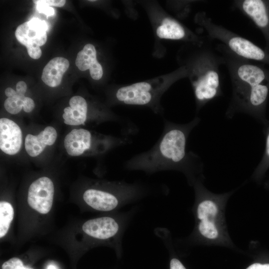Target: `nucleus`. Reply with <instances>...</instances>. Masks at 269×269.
I'll use <instances>...</instances> for the list:
<instances>
[{
    "label": "nucleus",
    "instance_id": "9b49d317",
    "mask_svg": "<svg viewBox=\"0 0 269 269\" xmlns=\"http://www.w3.org/2000/svg\"><path fill=\"white\" fill-rule=\"evenodd\" d=\"M82 230L91 237L105 240L117 234L119 225L113 218L103 217L88 220L83 225Z\"/></svg>",
    "mask_w": 269,
    "mask_h": 269
},
{
    "label": "nucleus",
    "instance_id": "39448f33",
    "mask_svg": "<svg viewBox=\"0 0 269 269\" xmlns=\"http://www.w3.org/2000/svg\"><path fill=\"white\" fill-rule=\"evenodd\" d=\"M178 78L165 81L156 79L122 86L115 94L117 101L122 104L148 106L158 113L159 98L170 84Z\"/></svg>",
    "mask_w": 269,
    "mask_h": 269
},
{
    "label": "nucleus",
    "instance_id": "1a4fd4ad",
    "mask_svg": "<svg viewBox=\"0 0 269 269\" xmlns=\"http://www.w3.org/2000/svg\"><path fill=\"white\" fill-rule=\"evenodd\" d=\"M156 34L160 38L171 40H184L191 43H199L205 39L199 36L180 22L170 17H165L156 29Z\"/></svg>",
    "mask_w": 269,
    "mask_h": 269
},
{
    "label": "nucleus",
    "instance_id": "b1692460",
    "mask_svg": "<svg viewBox=\"0 0 269 269\" xmlns=\"http://www.w3.org/2000/svg\"><path fill=\"white\" fill-rule=\"evenodd\" d=\"M170 269H186L183 264L177 259L173 258L170 262Z\"/></svg>",
    "mask_w": 269,
    "mask_h": 269
},
{
    "label": "nucleus",
    "instance_id": "4be33fe9",
    "mask_svg": "<svg viewBox=\"0 0 269 269\" xmlns=\"http://www.w3.org/2000/svg\"><path fill=\"white\" fill-rule=\"evenodd\" d=\"M33 2L34 3L37 2L49 6L62 7L65 4L66 1L65 0H33Z\"/></svg>",
    "mask_w": 269,
    "mask_h": 269
},
{
    "label": "nucleus",
    "instance_id": "ddd939ff",
    "mask_svg": "<svg viewBox=\"0 0 269 269\" xmlns=\"http://www.w3.org/2000/svg\"><path fill=\"white\" fill-rule=\"evenodd\" d=\"M76 65L81 71L89 69L91 77L95 80H100L103 76L102 65L97 60V52L95 46L91 44L85 45L77 54Z\"/></svg>",
    "mask_w": 269,
    "mask_h": 269
},
{
    "label": "nucleus",
    "instance_id": "9d476101",
    "mask_svg": "<svg viewBox=\"0 0 269 269\" xmlns=\"http://www.w3.org/2000/svg\"><path fill=\"white\" fill-rule=\"evenodd\" d=\"M234 3L244 14L250 18L260 28L269 26V13L265 2L261 0H235Z\"/></svg>",
    "mask_w": 269,
    "mask_h": 269
},
{
    "label": "nucleus",
    "instance_id": "2eb2a0df",
    "mask_svg": "<svg viewBox=\"0 0 269 269\" xmlns=\"http://www.w3.org/2000/svg\"><path fill=\"white\" fill-rule=\"evenodd\" d=\"M70 107L64 109V123L70 126L84 125L87 119L88 105L82 97L75 96L69 101Z\"/></svg>",
    "mask_w": 269,
    "mask_h": 269
},
{
    "label": "nucleus",
    "instance_id": "cd10ccee",
    "mask_svg": "<svg viewBox=\"0 0 269 269\" xmlns=\"http://www.w3.org/2000/svg\"><path fill=\"white\" fill-rule=\"evenodd\" d=\"M47 269H56L53 266H50L48 267Z\"/></svg>",
    "mask_w": 269,
    "mask_h": 269
},
{
    "label": "nucleus",
    "instance_id": "393cba45",
    "mask_svg": "<svg viewBox=\"0 0 269 269\" xmlns=\"http://www.w3.org/2000/svg\"><path fill=\"white\" fill-rule=\"evenodd\" d=\"M27 85L23 81H19L17 82L16 86V91L19 95L24 96L26 91Z\"/></svg>",
    "mask_w": 269,
    "mask_h": 269
},
{
    "label": "nucleus",
    "instance_id": "f8f14e48",
    "mask_svg": "<svg viewBox=\"0 0 269 269\" xmlns=\"http://www.w3.org/2000/svg\"><path fill=\"white\" fill-rule=\"evenodd\" d=\"M57 136L56 130L48 126L37 135L28 134L25 138V149L31 157L39 155L46 145H52L55 142Z\"/></svg>",
    "mask_w": 269,
    "mask_h": 269
},
{
    "label": "nucleus",
    "instance_id": "423d86ee",
    "mask_svg": "<svg viewBox=\"0 0 269 269\" xmlns=\"http://www.w3.org/2000/svg\"><path fill=\"white\" fill-rule=\"evenodd\" d=\"M48 25L44 20L33 17L17 27L15 36L21 44L24 45L29 56L34 59H39L42 54L40 48L47 41Z\"/></svg>",
    "mask_w": 269,
    "mask_h": 269
},
{
    "label": "nucleus",
    "instance_id": "c85d7f7f",
    "mask_svg": "<svg viewBox=\"0 0 269 269\" xmlns=\"http://www.w3.org/2000/svg\"></svg>",
    "mask_w": 269,
    "mask_h": 269
},
{
    "label": "nucleus",
    "instance_id": "a211bd4d",
    "mask_svg": "<svg viewBox=\"0 0 269 269\" xmlns=\"http://www.w3.org/2000/svg\"><path fill=\"white\" fill-rule=\"evenodd\" d=\"M261 247L256 243L254 260L245 269H269V251Z\"/></svg>",
    "mask_w": 269,
    "mask_h": 269
},
{
    "label": "nucleus",
    "instance_id": "dca6fc26",
    "mask_svg": "<svg viewBox=\"0 0 269 269\" xmlns=\"http://www.w3.org/2000/svg\"><path fill=\"white\" fill-rule=\"evenodd\" d=\"M69 67V61L64 57H55L44 67L41 76L43 82L51 87L59 86Z\"/></svg>",
    "mask_w": 269,
    "mask_h": 269
},
{
    "label": "nucleus",
    "instance_id": "f3484780",
    "mask_svg": "<svg viewBox=\"0 0 269 269\" xmlns=\"http://www.w3.org/2000/svg\"><path fill=\"white\" fill-rule=\"evenodd\" d=\"M14 216L12 205L6 201L0 202V237L4 236L7 233Z\"/></svg>",
    "mask_w": 269,
    "mask_h": 269
},
{
    "label": "nucleus",
    "instance_id": "a878e982",
    "mask_svg": "<svg viewBox=\"0 0 269 269\" xmlns=\"http://www.w3.org/2000/svg\"><path fill=\"white\" fill-rule=\"evenodd\" d=\"M5 94L8 98H10L16 95L17 92L11 88L9 87L5 90Z\"/></svg>",
    "mask_w": 269,
    "mask_h": 269
},
{
    "label": "nucleus",
    "instance_id": "7ed1b4c3",
    "mask_svg": "<svg viewBox=\"0 0 269 269\" xmlns=\"http://www.w3.org/2000/svg\"><path fill=\"white\" fill-rule=\"evenodd\" d=\"M203 177L196 180L195 215L198 239L206 246L236 248L227 228L225 210L228 200L234 191L216 194L203 184Z\"/></svg>",
    "mask_w": 269,
    "mask_h": 269
},
{
    "label": "nucleus",
    "instance_id": "4468645a",
    "mask_svg": "<svg viewBox=\"0 0 269 269\" xmlns=\"http://www.w3.org/2000/svg\"><path fill=\"white\" fill-rule=\"evenodd\" d=\"M83 198L89 206L98 211H111L115 209L118 204V198L115 195L96 189L86 190Z\"/></svg>",
    "mask_w": 269,
    "mask_h": 269
},
{
    "label": "nucleus",
    "instance_id": "5701e85b",
    "mask_svg": "<svg viewBox=\"0 0 269 269\" xmlns=\"http://www.w3.org/2000/svg\"><path fill=\"white\" fill-rule=\"evenodd\" d=\"M34 102L32 99L25 97L23 99V109L26 113L31 112L34 108Z\"/></svg>",
    "mask_w": 269,
    "mask_h": 269
},
{
    "label": "nucleus",
    "instance_id": "f03ea898",
    "mask_svg": "<svg viewBox=\"0 0 269 269\" xmlns=\"http://www.w3.org/2000/svg\"><path fill=\"white\" fill-rule=\"evenodd\" d=\"M228 69L232 85V96L227 111L231 117L235 113L253 114L265 102L269 89L262 83L266 75L261 67L240 57L219 42L215 46Z\"/></svg>",
    "mask_w": 269,
    "mask_h": 269
},
{
    "label": "nucleus",
    "instance_id": "aec40b11",
    "mask_svg": "<svg viewBox=\"0 0 269 269\" xmlns=\"http://www.w3.org/2000/svg\"><path fill=\"white\" fill-rule=\"evenodd\" d=\"M2 269H25L23 262L17 258H12L2 265Z\"/></svg>",
    "mask_w": 269,
    "mask_h": 269
},
{
    "label": "nucleus",
    "instance_id": "6e6552de",
    "mask_svg": "<svg viewBox=\"0 0 269 269\" xmlns=\"http://www.w3.org/2000/svg\"><path fill=\"white\" fill-rule=\"evenodd\" d=\"M22 132L19 126L7 118L0 119V148L5 153L14 155L20 149Z\"/></svg>",
    "mask_w": 269,
    "mask_h": 269
},
{
    "label": "nucleus",
    "instance_id": "20e7f679",
    "mask_svg": "<svg viewBox=\"0 0 269 269\" xmlns=\"http://www.w3.org/2000/svg\"><path fill=\"white\" fill-rule=\"evenodd\" d=\"M191 43V51L184 60L192 83L197 110L222 95L220 67L224 65L222 56L210 44V39Z\"/></svg>",
    "mask_w": 269,
    "mask_h": 269
},
{
    "label": "nucleus",
    "instance_id": "bb28decb",
    "mask_svg": "<svg viewBox=\"0 0 269 269\" xmlns=\"http://www.w3.org/2000/svg\"><path fill=\"white\" fill-rule=\"evenodd\" d=\"M266 153L269 158V134H268L266 141Z\"/></svg>",
    "mask_w": 269,
    "mask_h": 269
},
{
    "label": "nucleus",
    "instance_id": "6ab92c4d",
    "mask_svg": "<svg viewBox=\"0 0 269 269\" xmlns=\"http://www.w3.org/2000/svg\"><path fill=\"white\" fill-rule=\"evenodd\" d=\"M24 97V96L19 95L17 93L12 97L7 98L4 104L6 111L11 114H18L23 108Z\"/></svg>",
    "mask_w": 269,
    "mask_h": 269
},
{
    "label": "nucleus",
    "instance_id": "412c9836",
    "mask_svg": "<svg viewBox=\"0 0 269 269\" xmlns=\"http://www.w3.org/2000/svg\"><path fill=\"white\" fill-rule=\"evenodd\" d=\"M36 8L39 13H44L47 17L52 16L54 14V9L53 8L48 5L35 2Z\"/></svg>",
    "mask_w": 269,
    "mask_h": 269
},
{
    "label": "nucleus",
    "instance_id": "f257e3e1",
    "mask_svg": "<svg viewBox=\"0 0 269 269\" xmlns=\"http://www.w3.org/2000/svg\"><path fill=\"white\" fill-rule=\"evenodd\" d=\"M199 121L198 117L185 124L165 120L162 134L155 144L126 160L125 166L149 172L176 169L191 176L194 182L197 179L194 175L202 172V164L197 154L187 151L186 145L190 132Z\"/></svg>",
    "mask_w": 269,
    "mask_h": 269
},
{
    "label": "nucleus",
    "instance_id": "0eeeda50",
    "mask_svg": "<svg viewBox=\"0 0 269 269\" xmlns=\"http://www.w3.org/2000/svg\"><path fill=\"white\" fill-rule=\"evenodd\" d=\"M54 193L52 180L47 177L39 178L33 182L28 188V203L38 212L47 214L52 207Z\"/></svg>",
    "mask_w": 269,
    "mask_h": 269
}]
</instances>
